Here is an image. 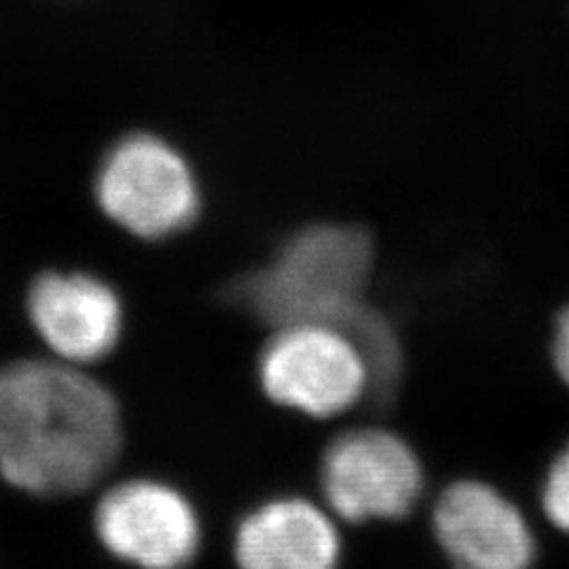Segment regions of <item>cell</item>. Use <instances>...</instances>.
<instances>
[{
  "label": "cell",
  "instance_id": "cell-2",
  "mask_svg": "<svg viewBox=\"0 0 569 569\" xmlns=\"http://www.w3.org/2000/svg\"><path fill=\"white\" fill-rule=\"evenodd\" d=\"M372 254V240L359 226H307L284 240L269 263L238 280L230 295L266 323L311 320L340 328L366 305Z\"/></svg>",
  "mask_w": 569,
  "mask_h": 569
},
{
  "label": "cell",
  "instance_id": "cell-3",
  "mask_svg": "<svg viewBox=\"0 0 569 569\" xmlns=\"http://www.w3.org/2000/svg\"><path fill=\"white\" fill-rule=\"evenodd\" d=\"M96 200L127 233L162 240L181 233L200 213V183L188 159L154 133L117 140L100 159Z\"/></svg>",
  "mask_w": 569,
  "mask_h": 569
},
{
  "label": "cell",
  "instance_id": "cell-8",
  "mask_svg": "<svg viewBox=\"0 0 569 569\" xmlns=\"http://www.w3.org/2000/svg\"><path fill=\"white\" fill-rule=\"evenodd\" d=\"M435 533L456 569H529L533 533L512 501L485 482L451 485L435 508Z\"/></svg>",
  "mask_w": 569,
  "mask_h": 569
},
{
  "label": "cell",
  "instance_id": "cell-10",
  "mask_svg": "<svg viewBox=\"0 0 569 569\" xmlns=\"http://www.w3.org/2000/svg\"><path fill=\"white\" fill-rule=\"evenodd\" d=\"M543 510L558 529L569 531V443L550 466L543 482Z\"/></svg>",
  "mask_w": 569,
  "mask_h": 569
},
{
  "label": "cell",
  "instance_id": "cell-7",
  "mask_svg": "<svg viewBox=\"0 0 569 569\" xmlns=\"http://www.w3.org/2000/svg\"><path fill=\"white\" fill-rule=\"evenodd\" d=\"M27 316L52 359L81 368L107 359L123 328L117 290L83 271H48L36 278L27 295Z\"/></svg>",
  "mask_w": 569,
  "mask_h": 569
},
{
  "label": "cell",
  "instance_id": "cell-9",
  "mask_svg": "<svg viewBox=\"0 0 569 569\" xmlns=\"http://www.w3.org/2000/svg\"><path fill=\"white\" fill-rule=\"evenodd\" d=\"M340 533L305 498H276L247 512L236 531L240 569H337Z\"/></svg>",
  "mask_w": 569,
  "mask_h": 569
},
{
  "label": "cell",
  "instance_id": "cell-5",
  "mask_svg": "<svg viewBox=\"0 0 569 569\" xmlns=\"http://www.w3.org/2000/svg\"><path fill=\"white\" fill-rule=\"evenodd\" d=\"M320 482L332 510L349 522L397 520L418 501L422 468L399 435L366 427L330 443Z\"/></svg>",
  "mask_w": 569,
  "mask_h": 569
},
{
  "label": "cell",
  "instance_id": "cell-4",
  "mask_svg": "<svg viewBox=\"0 0 569 569\" xmlns=\"http://www.w3.org/2000/svg\"><path fill=\"white\" fill-rule=\"evenodd\" d=\"M259 380L273 401L328 418L370 395V372L351 337L330 323L278 326L259 356Z\"/></svg>",
  "mask_w": 569,
  "mask_h": 569
},
{
  "label": "cell",
  "instance_id": "cell-1",
  "mask_svg": "<svg viewBox=\"0 0 569 569\" xmlns=\"http://www.w3.org/2000/svg\"><path fill=\"white\" fill-rule=\"evenodd\" d=\"M121 449L114 395L81 366L24 359L0 368V477L33 496L91 489Z\"/></svg>",
  "mask_w": 569,
  "mask_h": 569
},
{
  "label": "cell",
  "instance_id": "cell-6",
  "mask_svg": "<svg viewBox=\"0 0 569 569\" xmlns=\"http://www.w3.org/2000/svg\"><path fill=\"white\" fill-rule=\"evenodd\" d=\"M93 520L100 543L138 569H183L198 556V512L157 479H129L104 491Z\"/></svg>",
  "mask_w": 569,
  "mask_h": 569
},
{
  "label": "cell",
  "instance_id": "cell-11",
  "mask_svg": "<svg viewBox=\"0 0 569 569\" xmlns=\"http://www.w3.org/2000/svg\"><path fill=\"white\" fill-rule=\"evenodd\" d=\"M553 363H556L558 376L569 385V307H565L556 320Z\"/></svg>",
  "mask_w": 569,
  "mask_h": 569
}]
</instances>
